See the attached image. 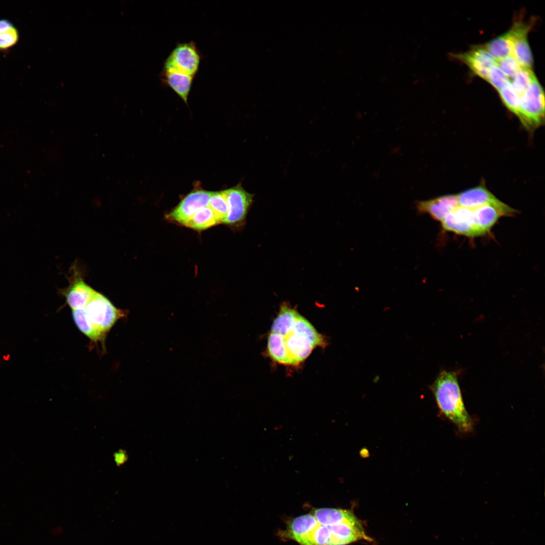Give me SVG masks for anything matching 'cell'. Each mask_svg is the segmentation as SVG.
Here are the masks:
<instances>
[{"instance_id": "cell-1", "label": "cell", "mask_w": 545, "mask_h": 545, "mask_svg": "<svg viewBox=\"0 0 545 545\" xmlns=\"http://www.w3.org/2000/svg\"><path fill=\"white\" fill-rule=\"evenodd\" d=\"M431 388L440 411L460 431L471 430L472 421L465 407L456 374L442 371Z\"/></svg>"}, {"instance_id": "cell-2", "label": "cell", "mask_w": 545, "mask_h": 545, "mask_svg": "<svg viewBox=\"0 0 545 545\" xmlns=\"http://www.w3.org/2000/svg\"><path fill=\"white\" fill-rule=\"evenodd\" d=\"M281 336L287 353L289 365L301 363L314 348L323 347L326 344L323 337L300 314L289 331Z\"/></svg>"}, {"instance_id": "cell-3", "label": "cell", "mask_w": 545, "mask_h": 545, "mask_svg": "<svg viewBox=\"0 0 545 545\" xmlns=\"http://www.w3.org/2000/svg\"><path fill=\"white\" fill-rule=\"evenodd\" d=\"M520 106L518 118L526 129L532 131L543 124L544 92L536 77L520 96Z\"/></svg>"}, {"instance_id": "cell-4", "label": "cell", "mask_w": 545, "mask_h": 545, "mask_svg": "<svg viewBox=\"0 0 545 545\" xmlns=\"http://www.w3.org/2000/svg\"><path fill=\"white\" fill-rule=\"evenodd\" d=\"M82 310L91 322L104 334L125 315L124 310L117 308L97 291Z\"/></svg>"}, {"instance_id": "cell-5", "label": "cell", "mask_w": 545, "mask_h": 545, "mask_svg": "<svg viewBox=\"0 0 545 545\" xmlns=\"http://www.w3.org/2000/svg\"><path fill=\"white\" fill-rule=\"evenodd\" d=\"M201 55L193 42L178 44L165 61L164 70H176L195 76Z\"/></svg>"}, {"instance_id": "cell-6", "label": "cell", "mask_w": 545, "mask_h": 545, "mask_svg": "<svg viewBox=\"0 0 545 545\" xmlns=\"http://www.w3.org/2000/svg\"><path fill=\"white\" fill-rule=\"evenodd\" d=\"M70 271L69 285L60 292L72 310L83 309L96 291L85 283L75 263Z\"/></svg>"}, {"instance_id": "cell-7", "label": "cell", "mask_w": 545, "mask_h": 545, "mask_svg": "<svg viewBox=\"0 0 545 545\" xmlns=\"http://www.w3.org/2000/svg\"><path fill=\"white\" fill-rule=\"evenodd\" d=\"M211 193L202 189L193 190L167 214V219L184 225L198 210L208 205Z\"/></svg>"}, {"instance_id": "cell-8", "label": "cell", "mask_w": 545, "mask_h": 545, "mask_svg": "<svg viewBox=\"0 0 545 545\" xmlns=\"http://www.w3.org/2000/svg\"><path fill=\"white\" fill-rule=\"evenodd\" d=\"M228 213L224 223L230 225L243 222L253 202L254 194L246 191L240 184L225 190Z\"/></svg>"}, {"instance_id": "cell-9", "label": "cell", "mask_w": 545, "mask_h": 545, "mask_svg": "<svg viewBox=\"0 0 545 545\" xmlns=\"http://www.w3.org/2000/svg\"><path fill=\"white\" fill-rule=\"evenodd\" d=\"M441 223L444 230L469 237L479 236L474 225L473 208L458 206Z\"/></svg>"}, {"instance_id": "cell-10", "label": "cell", "mask_w": 545, "mask_h": 545, "mask_svg": "<svg viewBox=\"0 0 545 545\" xmlns=\"http://www.w3.org/2000/svg\"><path fill=\"white\" fill-rule=\"evenodd\" d=\"M529 29V24L516 22L508 32L512 42V56L523 67L531 69L533 58L527 38Z\"/></svg>"}, {"instance_id": "cell-11", "label": "cell", "mask_w": 545, "mask_h": 545, "mask_svg": "<svg viewBox=\"0 0 545 545\" xmlns=\"http://www.w3.org/2000/svg\"><path fill=\"white\" fill-rule=\"evenodd\" d=\"M459 206L475 208L484 205L493 204L507 209L510 207L498 199L484 185L463 191L456 195Z\"/></svg>"}, {"instance_id": "cell-12", "label": "cell", "mask_w": 545, "mask_h": 545, "mask_svg": "<svg viewBox=\"0 0 545 545\" xmlns=\"http://www.w3.org/2000/svg\"><path fill=\"white\" fill-rule=\"evenodd\" d=\"M474 225L479 236L488 233L502 216H513L517 211L510 207L502 208L493 204L484 205L473 208Z\"/></svg>"}, {"instance_id": "cell-13", "label": "cell", "mask_w": 545, "mask_h": 545, "mask_svg": "<svg viewBox=\"0 0 545 545\" xmlns=\"http://www.w3.org/2000/svg\"><path fill=\"white\" fill-rule=\"evenodd\" d=\"M458 206L456 195L452 194L419 201L416 203V208L419 213L428 214L432 219L440 222Z\"/></svg>"}, {"instance_id": "cell-14", "label": "cell", "mask_w": 545, "mask_h": 545, "mask_svg": "<svg viewBox=\"0 0 545 545\" xmlns=\"http://www.w3.org/2000/svg\"><path fill=\"white\" fill-rule=\"evenodd\" d=\"M477 76L486 80L490 68L497 62L483 47H475L470 50L456 55Z\"/></svg>"}, {"instance_id": "cell-15", "label": "cell", "mask_w": 545, "mask_h": 545, "mask_svg": "<svg viewBox=\"0 0 545 545\" xmlns=\"http://www.w3.org/2000/svg\"><path fill=\"white\" fill-rule=\"evenodd\" d=\"M318 524L312 514L303 515L290 521L286 529L282 533V536L294 540L300 544Z\"/></svg>"}, {"instance_id": "cell-16", "label": "cell", "mask_w": 545, "mask_h": 545, "mask_svg": "<svg viewBox=\"0 0 545 545\" xmlns=\"http://www.w3.org/2000/svg\"><path fill=\"white\" fill-rule=\"evenodd\" d=\"M194 76L173 70H162L161 81L187 103Z\"/></svg>"}, {"instance_id": "cell-17", "label": "cell", "mask_w": 545, "mask_h": 545, "mask_svg": "<svg viewBox=\"0 0 545 545\" xmlns=\"http://www.w3.org/2000/svg\"><path fill=\"white\" fill-rule=\"evenodd\" d=\"M312 515L319 524L325 526L341 523L355 516L350 510L334 508L316 509Z\"/></svg>"}, {"instance_id": "cell-18", "label": "cell", "mask_w": 545, "mask_h": 545, "mask_svg": "<svg viewBox=\"0 0 545 545\" xmlns=\"http://www.w3.org/2000/svg\"><path fill=\"white\" fill-rule=\"evenodd\" d=\"M483 48L496 60L512 56V45L509 32L490 40Z\"/></svg>"}, {"instance_id": "cell-19", "label": "cell", "mask_w": 545, "mask_h": 545, "mask_svg": "<svg viewBox=\"0 0 545 545\" xmlns=\"http://www.w3.org/2000/svg\"><path fill=\"white\" fill-rule=\"evenodd\" d=\"M220 223L214 212L208 205L198 210L184 226L195 230L202 231Z\"/></svg>"}, {"instance_id": "cell-20", "label": "cell", "mask_w": 545, "mask_h": 545, "mask_svg": "<svg viewBox=\"0 0 545 545\" xmlns=\"http://www.w3.org/2000/svg\"><path fill=\"white\" fill-rule=\"evenodd\" d=\"M74 321L79 330L94 342L100 341L105 334L95 327L82 309L72 310Z\"/></svg>"}, {"instance_id": "cell-21", "label": "cell", "mask_w": 545, "mask_h": 545, "mask_svg": "<svg viewBox=\"0 0 545 545\" xmlns=\"http://www.w3.org/2000/svg\"><path fill=\"white\" fill-rule=\"evenodd\" d=\"M267 352L270 358L275 361L289 365L287 353L282 337L279 334L270 332L268 337Z\"/></svg>"}, {"instance_id": "cell-22", "label": "cell", "mask_w": 545, "mask_h": 545, "mask_svg": "<svg viewBox=\"0 0 545 545\" xmlns=\"http://www.w3.org/2000/svg\"><path fill=\"white\" fill-rule=\"evenodd\" d=\"M19 38L17 28L9 20L0 19V50L11 48L18 42Z\"/></svg>"}, {"instance_id": "cell-23", "label": "cell", "mask_w": 545, "mask_h": 545, "mask_svg": "<svg viewBox=\"0 0 545 545\" xmlns=\"http://www.w3.org/2000/svg\"><path fill=\"white\" fill-rule=\"evenodd\" d=\"M208 206L213 210L220 223H225L228 213V206L224 190L212 192Z\"/></svg>"}, {"instance_id": "cell-24", "label": "cell", "mask_w": 545, "mask_h": 545, "mask_svg": "<svg viewBox=\"0 0 545 545\" xmlns=\"http://www.w3.org/2000/svg\"><path fill=\"white\" fill-rule=\"evenodd\" d=\"M498 91L506 106L519 118L520 111V96L513 89L510 81Z\"/></svg>"}, {"instance_id": "cell-25", "label": "cell", "mask_w": 545, "mask_h": 545, "mask_svg": "<svg viewBox=\"0 0 545 545\" xmlns=\"http://www.w3.org/2000/svg\"><path fill=\"white\" fill-rule=\"evenodd\" d=\"M535 78L531 69L522 67L512 77L510 83L516 92L520 96Z\"/></svg>"}, {"instance_id": "cell-26", "label": "cell", "mask_w": 545, "mask_h": 545, "mask_svg": "<svg viewBox=\"0 0 545 545\" xmlns=\"http://www.w3.org/2000/svg\"><path fill=\"white\" fill-rule=\"evenodd\" d=\"M496 65L508 78H512L522 67L513 56L496 60Z\"/></svg>"}, {"instance_id": "cell-27", "label": "cell", "mask_w": 545, "mask_h": 545, "mask_svg": "<svg viewBox=\"0 0 545 545\" xmlns=\"http://www.w3.org/2000/svg\"><path fill=\"white\" fill-rule=\"evenodd\" d=\"M486 81H487L498 90L510 82L509 78L501 71L497 65L490 68Z\"/></svg>"}, {"instance_id": "cell-28", "label": "cell", "mask_w": 545, "mask_h": 545, "mask_svg": "<svg viewBox=\"0 0 545 545\" xmlns=\"http://www.w3.org/2000/svg\"><path fill=\"white\" fill-rule=\"evenodd\" d=\"M314 545H330L331 533L327 526L320 525L312 533Z\"/></svg>"}]
</instances>
